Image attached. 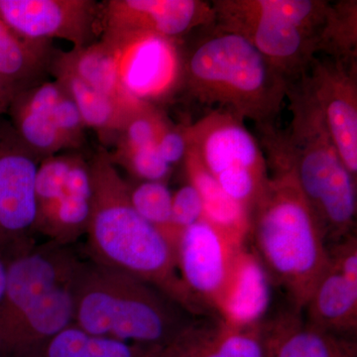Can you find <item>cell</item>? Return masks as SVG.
I'll use <instances>...</instances> for the list:
<instances>
[{"label":"cell","mask_w":357,"mask_h":357,"mask_svg":"<svg viewBox=\"0 0 357 357\" xmlns=\"http://www.w3.org/2000/svg\"><path fill=\"white\" fill-rule=\"evenodd\" d=\"M72 281L45 296L0 333V357H36L59 333L74 325Z\"/></svg>","instance_id":"e0dca14e"},{"label":"cell","mask_w":357,"mask_h":357,"mask_svg":"<svg viewBox=\"0 0 357 357\" xmlns=\"http://www.w3.org/2000/svg\"><path fill=\"white\" fill-rule=\"evenodd\" d=\"M211 2L201 0H107L102 2V36L107 43L134 35L180 41L199 27L213 24Z\"/></svg>","instance_id":"8fae6325"},{"label":"cell","mask_w":357,"mask_h":357,"mask_svg":"<svg viewBox=\"0 0 357 357\" xmlns=\"http://www.w3.org/2000/svg\"><path fill=\"white\" fill-rule=\"evenodd\" d=\"M58 51L52 42L22 38L0 20V76L17 93L47 81Z\"/></svg>","instance_id":"44dd1931"},{"label":"cell","mask_w":357,"mask_h":357,"mask_svg":"<svg viewBox=\"0 0 357 357\" xmlns=\"http://www.w3.org/2000/svg\"><path fill=\"white\" fill-rule=\"evenodd\" d=\"M56 59L84 83L124 107L136 109L142 102L129 98L119 83L114 49L102 39L81 48L59 51Z\"/></svg>","instance_id":"d4e9b609"},{"label":"cell","mask_w":357,"mask_h":357,"mask_svg":"<svg viewBox=\"0 0 357 357\" xmlns=\"http://www.w3.org/2000/svg\"><path fill=\"white\" fill-rule=\"evenodd\" d=\"M204 220V206L201 196L194 185L187 183L174 192L172 223L178 232Z\"/></svg>","instance_id":"1f68e13d"},{"label":"cell","mask_w":357,"mask_h":357,"mask_svg":"<svg viewBox=\"0 0 357 357\" xmlns=\"http://www.w3.org/2000/svg\"><path fill=\"white\" fill-rule=\"evenodd\" d=\"M213 28L184 56L182 88L199 102L252 121L257 130L276 126L288 79L243 36Z\"/></svg>","instance_id":"5b68a950"},{"label":"cell","mask_w":357,"mask_h":357,"mask_svg":"<svg viewBox=\"0 0 357 357\" xmlns=\"http://www.w3.org/2000/svg\"><path fill=\"white\" fill-rule=\"evenodd\" d=\"M89 167L93 204L86 234L89 259L151 284L192 317L211 314L185 287L172 245L134 210L128 181L121 177L109 150L98 148Z\"/></svg>","instance_id":"7a4b0ae2"},{"label":"cell","mask_w":357,"mask_h":357,"mask_svg":"<svg viewBox=\"0 0 357 357\" xmlns=\"http://www.w3.org/2000/svg\"><path fill=\"white\" fill-rule=\"evenodd\" d=\"M128 192L134 210L156 227L175 251L181 232L172 223L173 192L167 183L137 181L130 184L128 182Z\"/></svg>","instance_id":"4316f807"},{"label":"cell","mask_w":357,"mask_h":357,"mask_svg":"<svg viewBox=\"0 0 357 357\" xmlns=\"http://www.w3.org/2000/svg\"><path fill=\"white\" fill-rule=\"evenodd\" d=\"M307 77L337 153L357 180V63L317 57Z\"/></svg>","instance_id":"5bb4252c"},{"label":"cell","mask_w":357,"mask_h":357,"mask_svg":"<svg viewBox=\"0 0 357 357\" xmlns=\"http://www.w3.org/2000/svg\"><path fill=\"white\" fill-rule=\"evenodd\" d=\"M269 276L257 256L241 246L234 252L215 314L230 325L263 321L270 302Z\"/></svg>","instance_id":"ac0fdd59"},{"label":"cell","mask_w":357,"mask_h":357,"mask_svg":"<svg viewBox=\"0 0 357 357\" xmlns=\"http://www.w3.org/2000/svg\"><path fill=\"white\" fill-rule=\"evenodd\" d=\"M286 98L292 114L288 128L257 130L268 170L292 174L326 244L337 243L354 234L357 180L337 153L307 74L289 84Z\"/></svg>","instance_id":"6da1fadb"},{"label":"cell","mask_w":357,"mask_h":357,"mask_svg":"<svg viewBox=\"0 0 357 357\" xmlns=\"http://www.w3.org/2000/svg\"><path fill=\"white\" fill-rule=\"evenodd\" d=\"M270 280L303 312L328 264V244L292 174L276 172L249 213L248 236Z\"/></svg>","instance_id":"277c9868"},{"label":"cell","mask_w":357,"mask_h":357,"mask_svg":"<svg viewBox=\"0 0 357 357\" xmlns=\"http://www.w3.org/2000/svg\"><path fill=\"white\" fill-rule=\"evenodd\" d=\"M52 115L69 152L82 149L86 143V126L76 103L63 88L52 109Z\"/></svg>","instance_id":"4dcf8cb0"},{"label":"cell","mask_w":357,"mask_h":357,"mask_svg":"<svg viewBox=\"0 0 357 357\" xmlns=\"http://www.w3.org/2000/svg\"><path fill=\"white\" fill-rule=\"evenodd\" d=\"M357 2L332 3L321 41L326 57L357 63Z\"/></svg>","instance_id":"83f0119b"},{"label":"cell","mask_w":357,"mask_h":357,"mask_svg":"<svg viewBox=\"0 0 357 357\" xmlns=\"http://www.w3.org/2000/svg\"><path fill=\"white\" fill-rule=\"evenodd\" d=\"M16 93L17 91L13 84H9L6 79L0 76V117L8 112Z\"/></svg>","instance_id":"836d02e7"},{"label":"cell","mask_w":357,"mask_h":357,"mask_svg":"<svg viewBox=\"0 0 357 357\" xmlns=\"http://www.w3.org/2000/svg\"><path fill=\"white\" fill-rule=\"evenodd\" d=\"M178 42L149 34L105 42L114 49L119 83L129 98L154 105L182 88L184 55Z\"/></svg>","instance_id":"30bf717a"},{"label":"cell","mask_w":357,"mask_h":357,"mask_svg":"<svg viewBox=\"0 0 357 357\" xmlns=\"http://www.w3.org/2000/svg\"><path fill=\"white\" fill-rule=\"evenodd\" d=\"M156 148L162 158L170 166L183 163L189 151L185 126L169 124L160 135Z\"/></svg>","instance_id":"d6a6232c"},{"label":"cell","mask_w":357,"mask_h":357,"mask_svg":"<svg viewBox=\"0 0 357 357\" xmlns=\"http://www.w3.org/2000/svg\"><path fill=\"white\" fill-rule=\"evenodd\" d=\"M241 246L204 220L182 230L178 236L175 245L178 275L192 297L211 314H215L234 252Z\"/></svg>","instance_id":"9a60e30c"},{"label":"cell","mask_w":357,"mask_h":357,"mask_svg":"<svg viewBox=\"0 0 357 357\" xmlns=\"http://www.w3.org/2000/svg\"><path fill=\"white\" fill-rule=\"evenodd\" d=\"M0 20L22 38L66 40L73 48L102 36V3L93 0H0Z\"/></svg>","instance_id":"9c48e42d"},{"label":"cell","mask_w":357,"mask_h":357,"mask_svg":"<svg viewBox=\"0 0 357 357\" xmlns=\"http://www.w3.org/2000/svg\"><path fill=\"white\" fill-rule=\"evenodd\" d=\"M188 183L196 188L204 206V220L222 232L232 243L243 245L249 231V213L230 198L215 178L188 151L183 162Z\"/></svg>","instance_id":"cb8c5ba5"},{"label":"cell","mask_w":357,"mask_h":357,"mask_svg":"<svg viewBox=\"0 0 357 357\" xmlns=\"http://www.w3.org/2000/svg\"><path fill=\"white\" fill-rule=\"evenodd\" d=\"M306 321L325 332L352 337L357 330V280L328 264L307 301Z\"/></svg>","instance_id":"ffe728a7"},{"label":"cell","mask_w":357,"mask_h":357,"mask_svg":"<svg viewBox=\"0 0 357 357\" xmlns=\"http://www.w3.org/2000/svg\"><path fill=\"white\" fill-rule=\"evenodd\" d=\"M115 166H121L136 181L141 182H168L173 167L162 158L156 145L129 150L110 152Z\"/></svg>","instance_id":"f546056e"},{"label":"cell","mask_w":357,"mask_h":357,"mask_svg":"<svg viewBox=\"0 0 357 357\" xmlns=\"http://www.w3.org/2000/svg\"><path fill=\"white\" fill-rule=\"evenodd\" d=\"M293 312L273 321L272 357H356V340L316 328Z\"/></svg>","instance_id":"7402d4cb"},{"label":"cell","mask_w":357,"mask_h":357,"mask_svg":"<svg viewBox=\"0 0 357 357\" xmlns=\"http://www.w3.org/2000/svg\"><path fill=\"white\" fill-rule=\"evenodd\" d=\"M170 124L153 105L145 103L130 114L117 134L114 151H129L156 145L160 135Z\"/></svg>","instance_id":"f1b7e54d"},{"label":"cell","mask_w":357,"mask_h":357,"mask_svg":"<svg viewBox=\"0 0 357 357\" xmlns=\"http://www.w3.org/2000/svg\"><path fill=\"white\" fill-rule=\"evenodd\" d=\"M93 204L89 160L79 151L42 160L35 178V234L70 246L86 236Z\"/></svg>","instance_id":"52a82bcc"},{"label":"cell","mask_w":357,"mask_h":357,"mask_svg":"<svg viewBox=\"0 0 357 357\" xmlns=\"http://www.w3.org/2000/svg\"><path fill=\"white\" fill-rule=\"evenodd\" d=\"M51 76L76 103L86 128L96 130L105 142L114 141L130 114L145 105L143 103L136 109L124 107L89 86L56 58Z\"/></svg>","instance_id":"603a6c76"},{"label":"cell","mask_w":357,"mask_h":357,"mask_svg":"<svg viewBox=\"0 0 357 357\" xmlns=\"http://www.w3.org/2000/svg\"><path fill=\"white\" fill-rule=\"evenodd\" d=\"M273 321L230 325L218 314L197 317L155 357H272Z\"/></svg>","instance_id":"2e32d148"},{"label":"cell","mask_w":357,"mask_h":357,"mask_svg":"<svg viewBox=\"0 0 357 357\" xmlns=\"http://www.w3.org/2000/svg\"><path fill=\"white\" fill-rule=\"evenodd\" d=\"M41 160L0 117V255L6 260L35 243V178Z\"/></svg>","instance_id":"ba28073f"},{"label":"cell","mask_w":357,"mask_h":357,"mask_svg":"<svg viewBox=\"0 0 357 357\" xmlns=\"http://www.w3.org/2000/svg\"><path fill=\"white\" fill-rule=\"evenodd\" d=\"M61 91L62 86L57 82L47 79L16 93L7 112L18 137L41 161L69 152L52 115Z\"/></svg>","instance_id":"d6986e66"},{"label":"cell","mask_w":357,"mask_h":357,"mask_svg":"<svg viewBox=\"0 0 357 357\" xmlns=\"http://www.w3.org/2000/svg\"><path fill=\"white\" fill-rule=\"evenodd\" d=\"M213 27L241 35L288 79L309 72L318 39L293 22L288 0H213Z\"/></svg>","instance_id":"8992f818"},{"label":"cell","mask_w":357,"mask_h":357,"mask_svg":"<svg viewBox=\"0 0 357 357\" xmlns=\"http://www.w3.org/2000/svg\"><path fill=\"white\" fill-rule=\"evenodd\" d=\"M82 259L70 246L47 243L7 260L6 293L0 305V333L74 278Z\"/></svg>","instance_id":"4fadbf2b"},{"label":"cell","mask_w":357,"mask_h":357,"mask_svg":"<svg viewBox=\"0 0 357 357\" xmlns=\"http://www.w3.org/2000/svg\"><path fill=\"white\" fill-rule=\"evenodd\" d=\"M185 128L189 152L215 180L244 172L270 175L259 141L236 115L213 110Z\"/></svg>","instance_id":"7c38bea8"},{"label":"cell","mask_w":357,"mask_h":357,"mask_svg":"<svg viewBox=\"0 0 357 357\" xmlns=\"http://www.w3.org/2000/svg\"><path fill=\"white\" fill-rule=\"evenodd\" d=\"M7 279V260L0 255V305L6 293Z\"/></svg>","instance_id":"e575fe53"},{"label":"cell","mask_w":357,"mask_h":357,"mask_svg":"<svg viewBox=\"0 0 357 357\" xmlns=\"http://www.w3.org/2000/svg\"><path fill=\"white\" fill-rule=\"evenodd\" d=\"M72 288L74 325L95 337L161 349L197 318L151 284L91 259Z\"/></svg>","instance_id":"3957f363"},{"label":"cell","mask_w":357,"mask_h":357,"mask_svg":"<svg viewBox=\"0 0 357 357\" xmlns=\"http://www.w3.org/2000/svg\"><path fill=\"white\" fill-rule=\"evenodd\" d=\"M159 349L95 337L72 325L36 357H155Z\"/></svg>","instance_id":"484cf974"}]
</instances>
